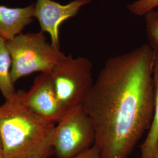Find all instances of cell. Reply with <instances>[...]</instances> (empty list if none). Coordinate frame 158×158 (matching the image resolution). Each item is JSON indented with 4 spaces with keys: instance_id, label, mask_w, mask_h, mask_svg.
<instances>
[{
    "instance_id": "8",
    "label": "cell",
    "mask_w": 158,
    "mask_h": 158,
    "mask_svg": "<svg viewBox=\"0 0 158 158\" xmlns=\"http://www.w3.org/2000/svg\"><path fill=\"white\" fill-rule=\"evenodd\" d=\"M35 4L24 8L0 6V36L6 41L22 34L23 30L34 21Z\"/></svg>"
},
{
    "instance_id": "5",
    "label": "cell",
    "mask_w": 158,
    "mask_h": 158,
    "mask_svg": "<svg viewBox=\"0 0 158 158\" xmlns=\"http://www.w3.org/2000/svg\"><path fill=\"white\" fill-rule=\"evenodd\" d=\"M55 127L54 155L57 158H73L93 147L96 132L83 105L68 110Z\"/></svg>"
},
{
    "instance_id": "1",
    "label": "cell",
    "mask_w": 158,
    "mask_h": 158,
    "mask_svg": "<svg viewBox=\"0 0 158 158\" xmlns=\"http://www.w3.org/2000/svg\"><path fill=\"white\" fill-rule=\"evenodd\" d=\"M154 50L149 44L109 58L83 103L102 158H128L154 112Z\"/></svg>"
},
{
    "instance_id": "3",
    "label": "cell",
    "mask_w": 158,
    "mask_h": 158,
    "mask_svg": "<svg viewBox=\"0 0 158 158\" xmlns=\"http://www.w3.org/2000/svg\"><path fill=\"white\" fill-rule=\"evenodd\" d=\"M12 59L11 76L19 79L35 72L51 73L65 55L47 41L45 32L21 34L6 41Z\"/></svg>"
},
{
    "instance_id": "2",
    "label": "cell",
    "mask_w": 158,
    "mask_h": 158,
    "mask_svg": "<svg viewBox=\"0 0 158 158\" xmlns=\"http://www.w3.org/2000/svg\"><path fill=\"white\" fill-rule=\"evenodd\" d=\"M55 127L26 107L17 91L0 106V138L5 158H51Z\"/></svg>"
},
{
    "instance_id": "12",
    "label": "cell",
    "mask_w": 158,
    "mask_h": 158,
    "mask_svg": "<svg viewBox=\"0 0 158 158\" xmlns=\"http://www.w3.org/2000/svg\"><path fill=\"white\" fill-rule=\"evenodd\" d=\"M73 158H102V157L97 148L93 145L89 150Z\"/></svg>"
},
{
    "instance_id": "10",
    "label": "cell",
    "mask_w": 158,
    "mask_h": 158,
    "mask_svg": "<svg viewBox=\"0 0 158 158\" xmlns=\"http://www.w3.org/2000/svg\"><path fill=\"white\" fill-rule=\"evenodd\" d=\"M11 56L6 40L0 36V91L5 99L11 98L17 94L11 76Z\"/></svg>"
},
{
    "instance_id": "7",
    "label": "cell",
    "mask_w": 158,
    "mask_h": 158,
    "mask_svg": "<svg viewBox=\"0 0 158 158\" xmlns=\"http://www.w3.org/2000/svg\"><path fill=\"white\" fill-rule=\"evenodd\" d=\"M90 2L91 0H73L63 5L53 0H36L34 18L38 20L41 31L49 34L52 46L60 49V25L68 19L76 16L81 8Z\"/></svg>"
},
{
    "instance_id": "13",
    "label": "cell",
    "mask_w": 158,
    "mask_h": 158,
    "mask_svg": "<svg viewBox=\"0 0 158 158\" xmlns=\"http://www.w3.org/2000/svg\"><path fill=\"white\" fill-rule=\"evenodd\" d=\"M151 158H158V142L153 151Z\"/></svg>"
},
{
    "instance_id": "4",
    "label": "cell",
    "mask_w": 158,
    "mask_h": 158,
    "mask_svg": "<svg viewBox=\"0 0 158 158\" xmlns=\"http://www.w3.org/2000/svg\"><path fill=\"white\" fill-rule=\"evenodd\" d=\"M92 68L93 64L88 58H74L70 54L52 72L57 98L66 110L83 105L94 83Z\"/></svg>"
},
{
    "instance_id": "14",
    "label": "cell",
    "mask_w": 158,
    "mask_h": 158,
    "mask_svg": "<svg viewBox=\"0 0 158 158\" xmlns=\"http://www.w3.org/2000/svg\"><path fill=\"white\" fill-rule=\"evenodd\" d=\"M0 158H5L4 150H3V147H2V142L1 140V138H0Z\"/></svg>"
},
{
    "instance_id": "6",
    "label": "cell",
    "mask_w": 158,
    "mask_h": 158,
    "mask_svg": "<svg viewBox=\"0 0 158 158\" xmlns=\"http://www.w3.org/2000/svg\"><path fill=\"white\" fill-rule=\"evenodd\" d=\"M23 104L45 121L58 123L67 113L57 96L51 73H40L28 91H18Z\"/></svg>"
},
{
    "instance_id": "9",
    "label": "cell",
    "mask_w": 158,
    "mask_h": 158,
    "mask_svg": "<svg viewBox=\"0 0 158 158\" xmlns=\"http://www.w3.org/2000/svg\"><path fill=\"white\" fill-rule=\"evenodd\" d=\"M152 78L154 91V112L151 128L141 147V158H151L158 142V48L153 49Z\"/></svg>"
},
{
    "instance_id": "11",
    "label": "cell",
    "mask_w": 158,
    "mask_h": 158,
    "mask_svg": "<svg viewBox=\"0 0 158 158\" xmlns=\"http://www.w3.org/2000/svg\"><path fill=\"white\" fill-rule=\"evenodd\" d=\"M149 45L153 49L158 48V7L144 15Z\"/></svg>"
}]
</instances>
